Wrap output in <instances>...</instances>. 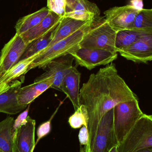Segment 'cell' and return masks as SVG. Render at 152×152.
Masks as SVG:
<instances>
[{"label": "cell", "instance_id": "obj_30", "mask_svg": "<svg viewBox=\"0 0 152 152\" xmlns=\"http://www.w3.org/2000/svg\"><path fill=\"white\" fill-rule=\"evenodd\" d=\"M130 5L136 10L141 11L143 9V0H131Z\"/></svg>", "mask_w": 152, "mask_h": 152}, {"label": "cell", "instance_id": "obj_16", "mask_svg": "<svg viewBox=\"0 0 152 152\" xmlns=\"http://www.w3.org/2000/svg\"><path fill=\"white\" fill-rule=\"evenodd\" d=\"M81 74L73 66L65 75L61 85V91L63 92L72 103L75 110L80 106L79 84Z\"/></svg>", "mask_w": 152, "mask_h": 152}, {"label": "cell", "instance_id": "obj_22", "mask_svg": "<svg viewBox=\"0 0 152 152\" xmlns=\"http://www.w3.org/2000/svg\"><path fill=\"white\" fill-rule=\"evenodd\" d=\"M14 119L7 117L0 122V152H12Z\"/></svg>", "mask_w": 152, "mask_h": 152}, {"label": "cell", "instance_id": "obj_32", "mask_svg": "<svg viewBox=\"0 0 152 152\" xmlns=\"http://www.w3.org/2000/svg\"><path fill=\"white\" fill-rule=\"evenodd\" d=\"M117 145H116V146L112 147V148L111 149L110 151L109 152H118L117 147Z\"/></svg>", "mask_w": 152, "mask_h": 152}, {"label": "cell", "instance_id": "obj_20", "mask_svg": "<svg viewBox=\"0 0 152 152\" xmlns=\"http://www.w3.org/2000/svg\"><path fill=\"white\" fill-rule=\"evenodd\" d=\"M152 34V29H130L121 30L117 33L115 41L116 52L128 47L141 37Z\"/></svg>", "mask_w": 152, "mask_h": 152}, {"label": "cell", "instance_id": "obj_23", "mask_svg": "<svg viewBox=\"0 0 152 152\" xmlns=\"http://www.w3.org/2000/svg\"><path fill=\"white\" fill-rule=\"evenodd\" d=\"M57 26L29 44L20 60L31 57L47 48L51 41L54 31Z\"/></svg>", "mask_w": 152, "mask_h": 152}, {"label": "cell", "instance_id": "obj_24", "mask_svg": "<svg viewBox=\"0 0 152 152\" xmlns=\"http://www.w3.org/2000/svg\"><path fill=\"white\" fill-rule=\"evenodd\" d=\"M131 28L152 29V10L145 9L140 11L137 15Z\"/></svg>", "mask_w": 152, "mask_h": 152}, {"label": "cell", "instance_id": "obj_9", "mask_svg": "<svg viewBox=\"0 0 152 152\" xmlns=\"http://www.w3.org/2000/svg\"><path fill=\"white\" fill-rule=\"evenodd\" d=\"M35 126V120L28 116L21 125L14 130L12 152H34Z\"/></svg>", "mask_w": 152, "mask_h": 152}, {"label": "cell", "instance_id": "obj_21", "mask_svg": "<svg viewBox=\"0 0 152 152\" xmlns=\"http://www.w3.org/2000/svg\"><path fill=\"white\" fill-rule=\"evenodd\" d=\"M47 7L20 19L15 25L16 34L21 35L38 25L50 12Z\"/></svg>", "mask_w": 152, "mask_h": 152}, {"label": "cell", "instance_id": "obj_25", "mask_svg": "<svg viewBox=\"0 0 152 152\" xmlns=\"http://www.w3.org/2000/svg\"><path fill=\"white\" fill-rule=\"evenodd\" d=\"M88 117L87 110L84 105L80 104L68 120L70 126L73 129H79L82 126L87 127Z\"/></svg>", "mask_w": 152, "mask_h": 152}, {"label": "cell", "instance_id": "obj_13", "mask_svg": "<svg viewBox=\"0 0 152 152\" xmlns=\"http://www.w3.org/2000/svg\"><path fill=\"white\" fill-rule=\"evenodd\" d=\"M74 61V58L70 53L57 58L49 62L43 69L45 70V73L36 79L53 76L54 80L51 88L61 91V85L62 80L73 66Z\"/></svg>", "mask_w": 152, "mask_h": 152}, {"label": "cell", "instance_id": "obj_15", "mask_svg": "<svg viewBox=\"0 0 152 152\" xmlns=\"http://www.w3.org/2000/svg\"><path fill=\"white\" fill-rule=\"evenodd\" d=\"M54 78L53 76L35 80V82L26 86L21 87L18 93V102L20 104L28 105L43 92L51 87Z\"/></svg>", "mask_w": 152, "mask_h": 152}, {"label": "cell", "instance_id": "obj_17", "mask_svg": "<svg viewBox=\"0 0 152 152\" xmlns=\"http://www.w3.org/2000/svg\"><path fill=\"white\" fill-rule=\"evenodd\" d=\"M93 20L82 21L68 17H63L54 29L52 39L46 48H49L57 42L68 37L77 30L90 25Z\"/></svg>", "mask_w": 152, "mask_h": 152}, {"label": "cell", "instance_id": "obj_2", "mask_svg": "<svg viewBox=\"0 0 152 152\" xmlns=\"http://www.w3.org/2000/svg\"><path fill=\"white\" fill-rule=\"evenodd\" d=\"M117 34L105 18L98 17L88 26L79 47L116 52Z\"/></svg>", "mask_w": 152, "mask_h": 152}, {"label": "cell", "instance_id": "obj_26", "mask_svg": "<svg viewBox=\"0 0 152 152\" xmlns=\"http://www.w3.org/2000/svg\"><path fill=\"white\" fill-rule=\"evenodd\" d=\"M63 103V102H61L59 107L57 108L54 113L52 115L50 119L46 122H44L43 124H41L37 129V139L36 142H35V145H37L39 141L41 140L43 137L47 135V134L50 133L51 130V122L52 120L54 117V115L56 114V113L58 111L59 108L61 104Z\"/></svg>", "mask_w": 152, "mask_h": 152}, {"label": "cell", "instance_id": "obj_5", "mask_svg": "<svg viewBox=\"0 0 152 152\" xmlns=\"http://www.w3.org/2000/svg\"><path fill=\"white\" fill-rule=\"evenodd\" d=\"M89 25L42 51V53L30 64L28 71L37 67L43 69L51 61L70 53L79 48V45Z\"/></svg>", "mask_w": 152, "mask_h": 152}, {"label": "cell", "instance_id": "obj_10", "mask_svg": "<svg viewBox=\"0 0 152 152\" xmlns=\"http://www.w3.org/2000/svg\"><path fill=\"white\" fill-rule=\"evenodd\" d=\"M139 12L130 4H128L112 7L105 11L104 13L108 24L117 33L131 28Z\"/></svg>", "mask_w": 152, "mask_h": 152}, {"label": "cell", "instance_id": "obj_31", "mask_svg": "<svg viewBox=\"0 0 152 152\" xmlns=\"http://www.w3.org/2000/svg\"><path fill=\"white\" fill-rule=\"evenodd\" d=\"M134 152H152V148L141 149Z\"/></svg>", "mask_w": 152, "mask_h": 152}, {"label": "cell", "instance_id": "obj_18", "mask_svg": "<svg viewBox=\"0 0 152 152\" xmlns=\"http://www.w3.org/2000/svg\"><path fill=\"white\" fill-rule=\"evenodd\" d=\"M42 51L31 57L20 60L0 77V93L8 88L12 82L25 75L32 62L42 53Z\"/></svg>", "mask_w": 152, "mask_h": 152}, {"label": "cell", "instance_id": "obj_7", "mask_svg": "<svg viewBox=\"0 0 152 152\" xmlns=\"http://www.w3.org/2000/svg\"><path fill=\"white\" fill-rule=\"evenodd\" d=\"M71 54L76 63L88 70L96 67L106 66L117 59V53L89 48H79Z\"/></svg>", "mask_w": 152, "mask_h": 152}, {"label": "cell", "instance_id": "obj_14", "mask_svg": "<svg viewBox=\"0 0 152 152\" xmlns=\"http://www.w3.org/2000/svg\"><path fill=\"white\" fill-rule=\"evenodd\" d=\"M23 76L13 80L7 89L0 93V113L14 115L27 107L28 105L20 104L17 97L19 89L24 82Z\"/></svg>", "mask_w": 152, "mask_h": 152}, {"label": "cell", "instance_id": "obj_4", "mask_svg": "<svg viewBox=\"0 0 152 152\" xmlns=\"http://www.w3.org/2000/svg\"><path fill=\"white\" fill-rule=\"evenodd\" d=\"M113 112L114 133L119 144L144 113L138 98L117 104L113 108Z\"/></svg>", "mask_w": 152, "mask_h": 152}, {"label": "cell", "instance_id": "obj_19", "mask_svg": "<svg viewBox=\"0 0 152 152\" xmlns=\"http://www.w3.org/2000/svg\"><path fill=\"white\" fill-rule=\"evenodd\" d=\"M62 18L53 12L50 11L48 15L38 25L20 36L24 42L29 45L56 26Z\"/></svg>", "mask_w": 152, "mask_h": 152}, {"label": "cell", "instance_id": "obj_27", "mask_svg": "<svg viewBox=\"0 0 152 152\" xmlns=\"http://www.w3.org/2000/svg\"><path fill=\"white\" fill-rule=\"evenodd\" d=\"M66 4V0H47V8L62 18L65 15Z\"/></svg>", "mask_w": 152, "mask_h": 152}, {"label": "cell", "instance_id": "obj_12", "mask_svg": "<svg viewBox=\"0 0 152 152\" xmlns=\"http://www.w3.org/2000/svg\"><path fill=\"white\" fill-rule=\"evenodd\" d=\"M101 10L96 4L88 0H66L65 15L82 21H92L100 17Z\"/></svg>", "mask_w": 152, "mask_h": 152}, {"label": "cell", "instance_id": "obj_1", "mask_svg": "<svg viewBox=\"0 0 152 152\" xmlns=\"http://www.w3.org/2000/svg\"><path fill=\"white\" fill-rule=\"evenodd\" d=\"M138 98L118 73L116 65L111 63L90 75L79 90L80 104L85 106L88 114L89 134L85 152H89L102 117L117 104Z\"/></svg>", "mask_w": 152, "mask_h": 152}, {"label": "cell", "instance_id": "obj_11", "mask_svg": "<svg viewBox=\"0 0 152 152\" xmlns=\"http://www.w3.org/2000/svg\"><path fill=\"white\" fill-rule=\"evenodd\" d=\"M119 53L128 60L137 63H147L152 60V34L146 35Z\"/></svg>", "mask_w": 152, "mask_h": 152}, {"label": "cell", "instance_id": "obj_3", "mask_svg": "<svg viewBox=\"0 0 152 152\" xmlns=\"http://www.w3.org/2000/svg\"><path fill=\"white\" fill-rule=\"evenodd\" d=\"M117 147L118 152L152 148V115L144 113Z\"/></svg>", "mask_w": 152, "mask_h": 152}, {"label": "cell", "instance_id": "obj_28", "mask_svg": "<svg viewBox=\"0 0 152 152\" xmlns=\"http://www.w3.org/2000/svg\"><path fill=\"white\" fill-rule=\"evenodd\" d=\"M30 104H28L27 107L26 108L24 112L21 113L16 120H14V124H13V129L15 130L16 129L20 126L22 123L26 120L27 117L28 115L29 112Z\"/></svg>", "mask_w": 152, "mask_h": 152}, {"label": "cell", "instance_id": "obj_8", "mask_svg": "<svg viewBox=\"0 0 152 152\" xmlns=\"http://www.w3.org/2000/svg\"><path fill=\"white\" fill-rule=\"evenodd\" d=\"M28 45L16 34L4 45L0 54V77L19 61Z\"/></svg>", "mask_w": 152, "mask_h": 152}, {"label": "cell", "instance_id": "obj_6", "mask_svg": "<svg viewBox=\"0 0 152 152\" xmlns=\"http://www.w3.org/2000/svg\"><path fill=\"white\" fill-rule=\"evenodd\" d=\"M113 118V108L101 119L89 152H109L118 145L114 133Z\"/></svg>", "mask_w": 152, "mask_h": 152}, {"label": "cell", "instance_id": "obj_29", "mask_svg": "<svg viewBox=\"0 0 152 152\" xmlns=\"http://www.w3.org/2000/svg\"><path fill=\"white\" fill-rule=\"evenodd\" d=\"M79 139L81 145H84L86 146L88 144L89 134L87 127L83 126L82 128L80 129L79 134Z\"/></svg>", "mask_w": 152, "mask_h": 152}]
</instances>
